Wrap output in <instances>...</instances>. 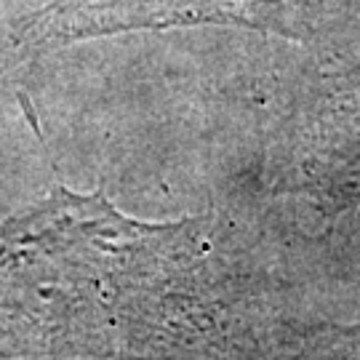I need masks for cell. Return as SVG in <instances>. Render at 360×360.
Returning <instances> with one entry per match:
<instances>
[{
  "instance_id": "cell-1",
  "label": "cell",
  "mask_w": 360,
  "mask_h": 360,
  "mask_svg": "<svg viewBox=\"0 0 360 360\" xmlns=\"http://www.w3.org/2000/svg\"><path fill=\"white\" fill-rule=\"evenodd\" d=\"M214 217L150 224L56 187L0 227V352L227 360L230 278Z\"/></svg>"
},
{
  "instance_id": "cell-2",
  "label": "cell",
  "mask_w": 360,
  "mask_h": 360,
  "mask_svg": "<svg viewBox=\"0 0 360 360\" xmlns=\"http://www.w3.org/2000/svg\"><path fill=\"white\" fill-rule=\"evenodd\" d=\"M358 0H49L0 38V72L80 40L227 25L315 43Z\"/></svg>"
},
{
  "instance_id": "cell-3",
  "label": "cell",
  "mask_w": 360,
  "mask_h": 360,
  "mask_svg": "<svg viewBox=\"0 0 360 360\" xmlns=\"http://www.w3.org/2000/svg\"><path fill=\"white\" fill-rule=\"evenodd\" d=\"M278 193L312 211L323 232L360 206V59L299 89L270 153Z\"/></svg>"
},
{
  "instance_id": "cell-4",
  "label": "cell",
  "mask_w": 360,
  "mask_h": 360,
  "mask_svg": "<svg viewBox=\"0 0 360 360\" xmlns=\"http://www.w3.org/2000/svg\"><path fill=\"white\" fill-rule=\"evenodd\" d=\"M304 339L318 360H360V323L315 326Z\"/></svg>"
}]
</instances>
